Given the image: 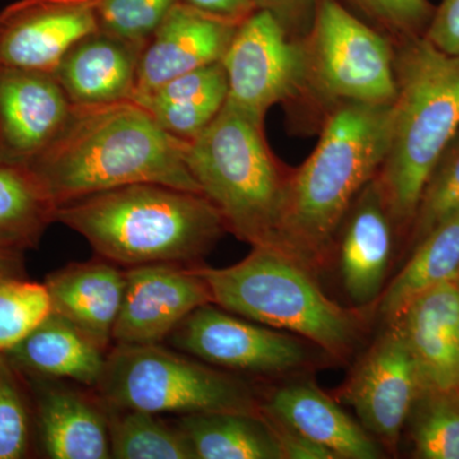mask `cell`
Segmentation results:
<instances>
[{
    "label": "cell",
    "mask_w": 459,
    "mask_h": 459,
    "mask_svg": "<svg viewBox=\"0 0 459 459\" xmlns=\"http://www.w3.org/2000/svg\"><path fill=\"white\" fill-rule=\"evenodd\" d=\"M392 105L347 102L332 108L313 152L292 169L277 249L316 276L336 256L338 231L353 201L385 162Z\"/></svg>",
    "instance_id": "1"
},
{
    "label": "cell",
    "mask_w": 459,
    "mask_h": 459,
    "mask_svg": "<svg viewBox=\"0 0 459 459\" xmlns=\"http://www.w3.org/2000/svg\"><path fill=\"white\" fill-rule=\"evenodd\" d=\"M186 144L132 100L74 107L59 135L26 169L56 207L138 183L202 193L186 166Z\"/></svg>",
    "instance_id": "2"
},
{
    "label": "cell",
    "mask_w": 459,
    "mask_h": 459,
    "mask_svg": "<svg viewBox=\"0 0 459 459\" xmlns=\"http://www.w3.org/2000/svg\"><path fill=\"white\" fill-rule=\"evenodd\" d=\"M54 219L82 235L96 255L128 268L197 264L228 232L221 214L202 193L155 183L63 202Z\"/></svg>",
    "instance_id": "3"
},
{
    "label": "cell",
    "mask_w": 459,
    "mask_h": 459,
    "mask_svg": "<svg viewBox=\"0 0 459 459\" xmlns=\"http://www.w3.org/2000/svg\"><path fill=\"white\" fill-rule=\"evenodd\" d=\"M394 49L391 142L376 178L404 231L412 228L429 180L458 134L459 56L437 49L424 36L395 40Z\"/></svg>",
    "instance_id": "4"
},
{
    "label": "cell",
    "mask_w": 459,
    "mask_h": 459,
    "mask_svg": "<svg viewBox=\"0 0 459 459\" xmlns=\"http://www.w3.org/2000/svg\"><path fill=\"white\" fill-rule=\"evenodd\" d=\"M195 270L217 307L303 338L333 360L346 361L367 332V309L332 300L316 273L279 249L253 247L237 264Z\"/></svg>",
    "instance_id": "5"
},
{
    "label": "cell",
    "mask_w": 459,
    "mask_h": 459,
    "mask_svg": "<svg viewBox=\"0 0 459 459\" xmlns=\"http://www.w3.org/2000/svg\"><path fill=\"white\" fill-rule=\"evenodd\" d=\"M264 124L226 102L213 122L186 142L184 157L228 232L252 247L277 249L294 168L274 155Z\"/></svg>",
    "instance_id": "6"
},
{
    "label": "cell",
    "mask_w": 459,
    "mask_h": 459,
    "mask_svg": "<svg viewBox=\"0 0 459 459\" xmlns=\"http://www.w3.org/2000/svg\"><path fill=\"white\" fill-rule=\"evenodd\" d=\"M95 392L108 409L155 415L261 412L246 382L162 344L114 343Z\"/></svg>",
    "instance_id": "7"
},
{
    "label": "cell",
    "mask_w": 459,
    "mask_h": 459,
    "mask_svg": "<svg viewBox=\"0 0 459 459\" xmlns=\"http://www.w3.org/2000/svg\"><path fill=\"white\" fill-rule=\"evenodd\" d=\"M303 42L305 84L292 107L316 114L318 128L325 115L341 104H394V39L362 22L341 0H318L312 29Z\"/></svg>",
    "instance_id": "8"
},
{
    "label": "cell",
    "mask_w": 459,
    "mask_h": 459,
    "mask_svg": "<svg viewBox=\"0 0 459 459\" xmlns=\"http://www.w3.org/2000/svg\"><path fill=\"white\" fill-rule=\"evenodd\" d=\"M166 342L212 367L256 376L295 373L316 361L310 343L303 338L243 318L213 303L190 313Z\"/></svg>",
    "instance_id": "9"
},
{
    "label": "cell",
    "mask_w": 459,
    "mask_h": 459,
    "mask_svg": "<svg viewBox=\"0 0 459 459\" xmlns=\"http://www.w3.org/2000/svg\"><path fill=\"white\" fill-rule=\"evenodd\" d=\"M228 104L265 122L277 104L294 105L305 84L303 40H296L270 12L255 9L238 25L221 60Z\"/></svg>",
    "instance_id": "10"
},
{
    "label": "cell",
    "mask_w": 459,
    "mask_h": 459,
    "mask_svg": "<svg viewBox=\"0 0 459 459\" xmlns=\"http://www.w3.org/2000/svg\"><path fill=\"white\" fill-rule=\"evenodd\" d=\"M421 394L415 361L395 323L356 362L338 400L351 407L359 422L386 452H394L413 404Z\"/></svg>",
    "instance_id": "11"
},
{
    "label": "cell",
    "mask_w": 459,
    "mask_h": 459,
    "mask_svg": "<svg viewBox=\"0 0 459 459\" xmlns=\"http://www.w3.org/2000/svg\"><path fill=\"white\" fill-rule=\"evenodd\" d=\"M210 303V287L195 264L157 263L129 267L113 342L161 344L190 313Z\"/></svg>",
    "instance_id": "12"
},
{
    "label": "cell",
    "mask_w": 459,
    "mask_h": 459,
    "mask_svg": "<svg viewBox=\"0 0 459 459\" xmlns=\"http://www.w3.org/2000/svg\"><path fill=\"white\" fill-rule=\"evenodd\" d=\"M99 0H18L0 12V66L56 71L69 48L99 29Z\"/></svg>",
    "instance_id": "13"
},
{
    "label": "cell",
    "mask_w": 459,
    "mask_h": 459,
    "mask_svg": "<svg viewBox=\"0 0 459 459\" xmlns=\"http://www.w3.org/2000/svg\"><path fill=\"white\" fill-rule=\"evenodd\" d=\"M72 110L51 72L0 66V166L26 169L53 143Z\"/></svg>",
    "instance_id": "14"
},
{
    "label": "cell",
    "mask_w": 459,
    "mask_h": 459,
    "mask_svg": "<svg viewBox=\"0 0 459 459\" xmlns=\"http://www.w3.org/2000/svg\"><path fill=\"white\" fill-rule=\"evenodd\" d=\"M238 25L178 3L144 44L133 101L172 78L221 62Z\"/></svg>",
    "instance_id": "15"
},
{
    "label": "cell",
    "mask_w": 459,
    "mask_h": 459,
    "mask_svg": "<svg viewBox=\"0 0 459 459\" xmlns=\"http://www.w3.org/2000/svg\"><path fill=\"white\" fill-rule=\"evenodd\" d=\"M397 231L374 178L353 201L337 235L341 277L352 307H374L385 291Z\"/></svg>",
    "instance_id": "16"
},
{
    "label": "cell",
    "mask_w": 459,
    "mask_h": 459,
    "mask_svg": "<svg viewBox=\"0 0 459 459\" xmlns=\"http://www.w3.org/2000/svg\"><path fill=\"white\" fill-rule=\"evenodd\" d=\"M144 44L99 27L69 48L53 74L74 107L133 101Z\"/></svg>",
    "instance_id": "17"
},
{
    "label": "cell",
    "mask_w": 459,
    "mask_h": 459,
    "mask_svg": "<svg viewBox=\"0 0 459 459\" xmlns=\"http://www.w3.org/2000/svg\"><path fill=\"white\" fill-rule=\"evenodd\" d=\"M259 409L263 415L279 420L325 446L337 459L385 457V448L376 437L313 380H292L271 389L259 397Z\"/></svg>",
    "instance_id": "18"
},
{
    "label": "cell",
    "mask_w": 459,
    "mask_h": 459,
    "mask_svg": "<svg viewBox=\"0 0 459 459\" xmlns=\"http://www.w3.org/2000/svg\"><path fill=\"white\" fill-rule=\"evenodd\" d=\"M395 325L415 361L421 394H459L457 281L420 295Z\"/></svg>",
    "instance_id": "19"
},
{
    "label": "cell",
    "mask_w": 459,
    "mask_h": 459,
    "mask_svg": "<svg viewBox=\"0 0 459 459\" xmlns=\"http://www.w3.org/2000/svg\"><path fill=\"white\" fill-rule=\"evenodd\" d=\"M44 283L51 310L108 351L126 291V271L98 256L92 261L71 263L50 273Z\"/></svg>",
    "instance_id": "20"
},
{
    "label": "cell",
    "mask_w": 459,
    "mask_h": 459,
    "mask_svg": "<svg viewBox=\"0 0 459 459\" xmlns=\"http://www.w3.org/2000/svg\"><path fill=\"white\" fill-rule=\"evenodd\" d=\"M39 431L53 459L111 458L108 411L95 389H44L38 401Z\"/></svg>",
    "instance_id": "21"
},
{
    "label": "cell",
    "mask_w": 459,
    "mask_h": 459,
    "mask_svg": "<svg viewBox=\"0 0 459 459\" xmlns=\"http://www.w3.org/2000/svg\"><path fill=\"white\" fill-rule=\"evenodd\" d=\"M108 350L74 323L51 312L13 349L5 352L18 370L47 379H66L96 389L104 374Z\"/></svg>",
    "instance_id": "22"
},
{
    "label": "cell",
    "mask_w": 459,
    "mask_h": 459,
    "mask_svg": "<svg viewBox=\"0 0 459 459\" xmlns=\"http://www.w3.org/2000/svg\"><path fill=\"white\" fill-rule=\"evenodd\" d=\"M228 75L221 62L172 78L152 92L135 100L172 137L197 138L228 101Z\"/></svg>",
    "instance_id": "23"
},
{
    "label": "cell",
    "mask_w": 459,
    "mask_h": 459,
    "mask_svg": "<svg viewBox=\"0 0 459 459\" xmlns=\"http://www.w3.org/2000/svg\"><path fill=\"white\" fill-rule=\"evenodd\" d=\"M409 262L377 303L385 325L397 322L407 307L429 290L459 277V210L419 241Z\"/></svg>",
    "instance_id": "24"
},
{
    "label": "cell",
    "mask_w": 459,
    "mask_h": 459,
    "mask_svg": "<svg viewBox=\"0 0 459 459\" xmlns=\"http://www.w3.org/2000/svg\"><path fill=\"white\" fill-rule=\"evenodd\" d=\"M178 427L197 459H283L261 412L195 413L181 416Z\"/></svg>",
    "instance_id": "25"
},
{
    "label": "cell",
    "mask_w": 459,
    "mask_h": 459,
    "mask_svg": "<svg viewBox=\"0 0 459 459\" xmlns=\"http://www.w3.org/2000/svg\"><path fill=\"white\" fill-rule=\"evenodd\" d=\"M56 204L31 172L0 166V246L26 252L40 243L54 219Z\"/></svg>",
    "instance_id": "26"
},
{
    "label": "cell",
    "mask_w": 459,
    "mask_h": 459,
    "mask_svg": "<svg viewBox=\"0 0 459 459\" xmlns=\"http://www.w3.org/2000/svg\"><path fill=\"white\" fill-rule=\"evenodd\" d=\"M111 458L197 459L179 427L165 424L159 415L138 410L108 409Z\"/></svg>",
    "instance_id": "27"
},
{
    "label": "cell",
    "mask_w": 459,
    "mask_h": 459,
    "mask_svg": "<svg viewBox=\"0 0 459 459\" xmlns=\"http://www.w3.org/2000/svg\"><path fill=\"white\" fill-rule=\"evenodd\" d=\"M409 420L416 457L459 459V394L424 392Z\"/></svg>",
    "instance_id": "28"
},
{
    "label": "cell",
    "mask_w": 459,
    "mask_h": 459,
    "mask_svg": "<svg viewBox=\"0 0 459 459\" xmlns=\"http://www.w3.org/2000/svg\"><path fill=\"white\" fill-rule=\"evenodd\" d=\"M45 283L22 279L0 280V352L5 353L50 316Z\"/></svg>",
    "instance_id": "29"
},
{
    "label": "cell",
    "mask_w": 459,
    "mask_h": 459,
    "mask_svg": "<svg viewBox=\"0 0 459 459\" xmlns=\"http://www.w3.org/2000/svg\"><path fill=\"white\" fill-rule=\"evenodd\" d=\"M17 368L0 352V459L25 458L31 439V418Z\"/></svg>",
    "instance_id": "30"
},
{
    "label": "cell",
    "mask_w": 459,
    "mask_h": 459,
    "mask_svg": "<svg viewBox=\"0 0 459 459\" xmlns=\"http://www.w3.org/2000/svg\"><path fill=\"white\" fill-rule=\"evenodd\" d=\"M459 210V137L444 153L429 180L415 221L412 238L418 244L443 220Z\"/></svg>",
    "instance_id": "31"
},
{
    "label": "cell",
    "mask_w": 459,
    "mask_h": 459,
    "mask_svg": "<svg viewBox=\"0 0 459 459\" xmlns=\"http://www.w3.org/2000/svg\"><path fill=\"white\" fill-rule=\"evenodd\" d=\"M180 0H99L100 29L146 42Z\"/></svg>",
    "instance_id": "32"
},
{
    "label": "cell",
    "mask_w": 459,
    "mask_h": 459,
    "mask_svg": "<svg viewBox=\"0 0 459 459\" xmlns=\"http://www.w3.org/2000/svg\"><path fill=\"white\" fill-rule=\"evenodd\" d=\"M394 40L424 36L435 8L429 0H344Z\"/></svg>",
    "instance_id": "33"
},
{
    "label": "cell",
    "mask_w": 459,
    "mask_h": 459,
    "mask_svg": "<svg viewBox=\"0 0 459 459\" xmlns=\"http://www.w3.org/2000/svg\"><path fill=\"white\" fill-rule=\"evenodd\" d=\"M255 9L270 12L291 38L304 40L312 29L318 0H253Z\"/></svg>",
    "instance_id": "34"
},
{
    "label": "cell",
    "mask_w": 459,
    "mask_h": 459,
    "mask_svg": "<svg viewBox=\"0 0 459 459\" xmlns=\"http://www.w3.org/2000/svg\"><path fill=\"white\" fill-rule=\"evenodd\" d=\"M424 38L437 49L459 56V0H442L435 8Z\"/></svg>",
    "instance_id": "35"
},
{
    "label": "cell",
    "mask_w": 459,
    "mask_h": 459,
    "mask_svg": "<svg viewBox=\"0 0 459 459\" xmlns=\"http://www.w3.org/2000/svg\"><path fill=\"white\" fill-rule=\"evenodd\" d=\"M262 416L276 437L283 459H337L327 448L307 439L289 425L263 413Z\"/></svg>",
    "instance_id": "36"
},
{
    "label": "cell",
    "mask_w": 459,
    "mask_h": 459,
    "mask_svg": "<svg viewBox=\"0 0 459 459\" xmlns=\"http://www.w3.org/2000/svg\"><path fill=\"white\" fill-rule=\"evenodd\" d=\"M180 3L211 16L238 22L255 11L253 0H180Z\"/></svg>",
    "instance_id": "37"
},
{
    "label": "cell",
    "mask_w": 459,
    "mask_h": 459,
    "mask_svg": "<svg viewBox=\"0 0 459 459\" xmlns=\"http://www.w3.org/2000/svg\"><path fill=\"white\" fill-rule=\"evenodd\" d=\"M26 277L23 252L0 246V280Z\"/></svg>",
    "instance_id": "38"
},
{
    "label": "cell",
    "mask_w": 459,
    "mask_h": 459,
    "mask_svg": "<svg viewBox=\"0 0 459 459\" xmlns=\"http://www.w3.org/2000/svg\"><path fill=\"white\" fill-rule=\"evenodd\" d=\"M457 282H459V277H458Z\"/></svg>",
    "instance_id": "39"
},
{
    "label": "cell",
    "mask_w": 459,
    "mask_h": 459,
    "mask_svg": "<svg viewBox=\"0 0 459 459\" xmlns=\"http://www.w3.org/2000/svg\"><path fill=\"white\" fill-rule=\"evenodd\" d=\"M458 285H459V282H458Z\"/></svg>",
    "instance_id": "40"
}]
</instances>
